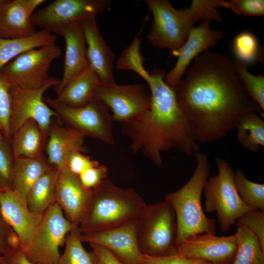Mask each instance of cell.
<instances>
[{
	"instance_id": "cell-12",
	"label": "cell",
	"mask_w": 264,
	"mask_h": 264,
	"mask_svg": "<svg viewBox=\"0 0 264 264\" xmlns=\"http://www.w3.org/2000/svg\"><path fill=\"white\" fill-rule=\"evenodd\" d=\"M109 0H56L34 13L31 21L54 34L76 22H83L110 9Z\"/></svg>"
},
{
	"instance_id": "cell-41",
	"label": "cell",
	"mask_w": 264,
	"mask_h": 264,
	"mask_svg": "<svg viewBox=\"0 0 264 264\" xmlns=\"http://www.w3.org/2000/svg\"><path fill=\"white\" fill-rule=\"evenodd\" d=\"M99 164L97 161L92 160L89 156L79 152L71 153L66 162L67 169L78 176L87 169Z\"/></svg>"
},
{
	"instance_id": "cell-20",
	"label": "cell",
	"mask_w": 264,
	"mask_h": 264,
	"mask_svg": "<svg viewBox=\"0 0 264 264\" xmlns=\"http://www.w3.org/2000/svg\"><path fill=\"white\" fill-rule=\"evenodd\" d=\"M44 0H0V38L28 37L37 31L31 21L35 9Z\"/></svg>"
},
{
	"instance_id": "cell-2",
	"label": "cell",
	"mask_w": 264,
	"mask_h": 264,
	"mask_svg": "<svg viewBox=\"0 0 264 264\" xmlns=\"http://www.w3.org/2000/svg\"><path fill=\"white\" fill-rule=\"evenodd\" d=\"M164 69H154L144 79L151 96L150 109L132 121L122 123L121 132L129 138L130 148L141 152L158 168L163 167L162 153L173 149L188 156L199 153L189 122L174 88L165 82Z\"/></svg>"
},
{
	"instance_id": "cell-18",
	"label": "cell",
	"mask_w": 264,
	"mask_h": 264,
	"mask_svg": "<svg viewBox=\"0 0 264 264\" xmlns=\"http://www.w3.org/2000/svg\"><path fill=\"white\" fill-rule=\"evenodd\" d=\"M0 206L4 217L18 236L22 250L30 242L44 214L31 211L27 203L11 189L0 193Z\"/></svg>"
},
{
	"instance_id": "cell-36",
	"label": "cell",
	"mask_w": 264,
	"mask_h": 264,
	"mask_svg": "<svg viewBox=\"0 0 264 264\" xmlns=\"http://www.w3.org/2000/svg\"><path fill=\"white\" fill-rule=\"evenodd\" d=\"M15 159L11 140L3 138L0 140V187L12 189Z\"/></svg>"
},
{
	"instance_id": "cell-23",
	"label": "cell",
	"mask_w": 264,
	"mask_h": 264,
	"mask_svg": "<svg viewBox=\"0 0 264 264\" xmlns=\"http://www.w3.org/2000/svg\"><path fill=\"white\" fill-rule=\"evenodd\" d=\"M101 83L99 77L89 66L57 95L56 100L72 107L84 106L94 99L95 90Z\"/></svg>"
},
{
	"instance_id": "cell-24",
	"label": "cell",
	"mask_w": 264,
	"mask_h": 264,
	"mask_svg": "<svg viewBox=\"0 0 264 264\" xmlns=\"http://www.w3.org/2000/svg\"><path fill=\"white\" fill-rule=\"evenodd\" d=\"M45 133L33 120L22 125L12 136L11 148L14 159L35 158L42 155L45 145Z\"/></svg>"
},
{
	"instance_id": "cell-43",
	"label": "cell",
	"mask_w": 264,
	"mask_h": 264,
	"mask_svg": "<svg viewBox=\"0 0 264 264\" xmlns=\"http://www.w3.org/2000/svg\"><path fill=\"white\" fill-rule=\"evenodd\" d=\"M88 244L97 256L100 264H124L113 253L105 247L94 243Z\"/></svg>"
},
{
	"instance_id": "cell-17",
	"label": "cell",
	"mask_w": 264,
	"mask_h": 264,
	"mask_svg": "<svg viewBox=\"0 0 264 264\" xmlns=\"http://www.w3.org/2000/svg\"><path fill=\"white\" fill-rule=\"evenodd\" d=\"M92 190L85 188L79 176L66 166L59 170L55 203L63 211L65 217L74 225L79 227L89 207Z\"/></svg>"
},
{
	"instance_id": "cell-6",
	"label": "cell",
	"mask_w": 264,
	"mask_h": 264,
	"mask_svg": "<svg viewBox=\"0 0 264 264\" xmlns=\"http://www.w3.org/2000/svg\"><path fill=\"white\" fill-rule=\"evenodd\" d=\"M177 225L175 211L165 200L147 205L137 220V239L143 254L162 257L176 252Z\"/></svg>"
},
{
	"instance_id": "cell-42",
	"label": "cell",
	"mask_w": 264,
	"mask_h": 264,
	"mask_svg": "<svg viewBox=\"0 0 264 264\" xmlns=\"http://www.w3.org/2000/svg\"><path fill=\"white\" fill-rule=\"evenodd\" d=\"M143 264H212L209 262L197 259L172 254L162 257H154L143 255Z\"/></svg>"
},
{
	"instance_id": "cell-48",
	"label": "cell",
	"mask_w": 264,
	"mask_h": 264,
	"mask_svg": "<svg viewBox=\"0 0 264 264\" xmlns=\"http://www.w3.org/2000/svg\"></svg>"
},
{
	"instance_id": "cell-10",
	"label": "cell",
	"mask_w": 264,
	"mask_h": 264,
	"mask_svg": "<svg viewBox=\"0 0 264 264\" xmlns=\"http://www.w3.org/2000/svg\"><path fill=\"white\" fill-rule=\"evenodd\" d=\"M62 55L55 44L32 49L19 55L0 70L11 88L32 89L42 87L51 79L52 63Z\"/></svg>"
},
{
	"instance_id": "cell-9",
	"label": "cell",
	"mask_w": 264,
	"mask_h": 264,
	"mask_svg": "<svg viewBox=\"0 0 264 264\" xmlns=\"http://www.w3.org/2000/svg\"><path fill=\"white\" fill-rule=\"evenodd\" d=\"M44 100L68 127L108 145L115 143L114 121L109 109L100 100L94 98L84 106L72 107L56 99L44 97Z\"/></svg>"
},
{
	"instance_id": "cell-3",
	"label": "cell",
	"mask_w": 264,
	"mask_h": 264,
	"mask_svg": "<svg viewBox=\"0 0 264 264\" xmlns=\"http://www.w3.org/2000/svg\"><path fill=\"white\" fill-rule=\"evenodd\" d=\"M145 1L153 16L147 39L154 47L168 49L174 54L182 46L198 22H221L218 9L224 5L223 0H193L188 8L176 9L168 0Z\"/></svg>"
},
{
	"instance_id": "cell-35",
	"label": "cell",
	"mask_w": 264,
	"mask_h": 264,
	"mask_svg": "<svg viewBox=\"0 0 264 264\" xmlns=\"http://www.w3.org/2000/svg\"><path fill=\"white\" fill-rule=\"evenodd\" d=\"M12 111L11 86L0 74V130L4 137L11 140L10 120Z\"/></svg>"
},
{
	"instance_id": "cell-11",
	"label": "cell",
	"mask_w": 264,
	"mask_h": 264,
	"mask_svg": "<svg viewBox=\"0 0 264 264\" xmlns=\"http://www.w3.org/2000/svg\"><path fill=\"white\" fill-rule=\"evenodd\" d=\"M95 98L102 101L111 111L113 121L121 123L135 120L150 108L151 92L143 83L118 85L100 84Z\"/></svg>"
},
{
	"instance_id": "cell-22",
	"label": "cell",
	"mask_w": 264,
	"mask_h": 264,
	"mask_svg": "<svg viewBox=\"0 0 264 264\" xmlns=\"http://www.w3.org/2000/svg\"><path fill=\"white\" fill-rule=\"evenodd\" d=\"M48 135L46 159L50 166L58 170L66 166L67 158L71 153L86 152L84 146L86 136L73 128L52 124Z\"/></svg>"
},
{
	"instance_id": "cell-47",
	"label": "cell",
	"mask_w": 264,
	"mask_h": 264,
	"mask_svg": "<svg viewBox=\"0 0 264 264\" xmlns=\"http://www.w3.org/2000/svg\"><path fill=\"white\" fill-rule=\"evenodd\" d=\"M5 189H3L2 188H1V187H0V193L3 191H4Z\"/></svg>"
},
{
	"instance_id": "cell-21",
	"label": "cell",
	"mask_w": 264,
	"mask_h": 264,
	"mask_svg": "<svg viewBox=\"0 0 264 264\" xmlns=\"http://www.w3.org/2000/svg\"><path fill=\"white\" fill-rule=\"evenodd\" d=\"M89 66L103 84H115L113 75L115 54L106 43L98 26L96 17L82 22Z\"/></svg>"
},
{
	"instance_id": "cell-28",
	"label": "cell",
	"mask_w": 264,
	"mask_h": 264,
	"mask_svg": "<svg viewBox=\"0 0 264 264\" xmlns=\"http://www.w3.org/2000/svg\"><path fill=\"white\" fill-rule=\"evenodd\" d=\"M237 248L232 264H264V249L255 234L236 222Z\"/></svg>"
},
{
	"instance_id": "cell-15",
	"label": "cell",
	"mask_w": 264,
	"mask_h": 264,
	"mask_svg": "<svg viewBox=\"0 0 264 264\" xmlns=\"http://www.w3.org/2000/svg\"><path fill=\"white\" fill-rule=\"evenodd\" d=\"M137 220L93 233L82 234V241L105 247L124 264H143V254L140 250L137 239Z\"/></svg>"
},
{
	"instance_id": "cell-14",
	"label": "cell",
	"mask_w": 264,
	"mask_h": 264,
	"mask_svg": "<svg viewBox=\"0 0 264 264\" xmlns=\"http://www.w3.org/2000/svg\"><path fill=\"white\" fill-rule=\"evenodd\" d=\"M237 248L234 234L217 236L209 233L189 236L176 246L175 254L212 264H232Z\"/></svg>"
},
{
	"instance_id": "cell-27",
	"label": "cell",
	"mask_w": 264,
	"mask_h": 264,
	"mask_svg": "<svg viewBox=\"0 0 264 264\" xmlns=\"http://www.w3.org/2000/svg\"><path fill=\"white\" fill-rule=\"evenodd\" d=\"M59 170L51 166L34 183L28 194L27 204L32 212L43 214L55 203Z\"/></svg>"
},
{
	"instance_id": "cell-34",
	"label": "cell",
	"mask_w": 264,
	"mask_h": 264,
	"mask_svg": "<svg viewBox=\"0 0 264 264\" xmlns=\"http://www.w3.org/2000/svg\"><path fill=\"white\" fill-rule=\"evenodd\" d=\"M237 72L250 98L264 110V76L253 75L248 71L247 65L234 61Z\"/></svg>"
},
{
	"instance_id": "cell-25",
	"label": "cell",
	"mask_w": 264,
	"mask_h": 264,
	"mask_svg": "<svg viewBox=\"0 0 264 264\" xmlns=\"http://www.w3.org/2000/svg\"><path fill=\"white\" fill-rule=\"evenodd\" d=\"M51 166L43 155L15 158L11 190L27 203L31 187Z\"/></svg>"
},
{
	"instance_id": "cell-32",
	"label": "cell",
	"mask_w": 264,
	"mask_h": 264,
	"mask_svg": "<svg viewBox=\"0 0 264 264\" xmlns=\"http://www.w3.org/2000/svg\"><path fill=\"white\" fill-rule=\"evenodd\" d=\"M234 184L242 201L247 205L264 211V184L248 179L243 170L237 169L234 174Z\"/></svg>"
},
{
	"instance_id": "cell-4",
	"label": "cell",
	"mask_w": 264,
	"mask_h": 264,
	"mask_svg": "<svg viewBox=\"0 0 264 264\" xmlns=\"http://www.w3.org/2000/svg\"><path fill=\"white\" fill-rule=\"evenodd\" d=\"M147 206L133 188H120L107 178L92 189L91 202L78 227L85 234L116 227L138 220Z\"/></svg>"
},
{
	"instance_id": "cell-45",
	"label": "cell",
	"mask_w": 264,
	"mask_h": 264,
	"mask_svg": "<svg viewBox=\"0 0 264 264\" xmlns=\"http://www.w3.org/2000/svg\"><path fill=\"white\" fill-rule=\"evenodd\" d=\"M3 138H4V137L1 130H0V140L3 139Z\"/></svg>"
},
{
	"instance_id": "cell-1",
	"label": "cell",
	"mask_w": 264,
	"mask_h": 264,
	"mask_svg": "<svg viewBox=\"0 0 264 264\" xmlns=\"http://www.w3.org/2000/svg\"><path fill=\"white\" fill-rule=\"evenodd\" d=\"M185 74L174 89L198 143L221 139L243 115L262 111L247 94L234 61L220 52L201 53Z\"/></svg>"
},
{
	"instance_id": "cell-29",
	"label": "cell",
	"mask_w": 264,
	"mask_h": 264,
	"mask_svg": "<svg viewBox=\"0 0 264 264\" xmlns=\"http://www.w3.org/2000/svg\"><path fill=\"white\" fill-rule=\"evenodd\" d=\"M237 139L242 146L255 153L264 146V120L258 113L243 115L236 127Z\"/></svg>"
},
{
	"instance_id": "cell-39",
	"label": "cell",
	"mask_w": 264,
	"mask_h": 264,
	"mask_svg": "<svg viewBox=\"0 0 264 264\" xmlns=\"http://www.w3.org/2000/svg\"><path fill=\"white\" fill-rule=\"evenodd\" d=\"M19 246V237L4 217L0 206V255Z\"/></svg>"
},
{
	"instance_id": "cell-8",
	"label": "cell",
	"mask_w": 264,
	"mask_h": 264,
	"mask_svg": "<svg viewBox=\"0 0 264 264\" xmlns=\"http://www.w3.org/2000/svg\"><path fill=\"white\" fill-rule=\"evenodd\" d=\"M76 227L54 203L44 213L42 220L27 246L22 251L25 258L36 264H57L59 247L67 235Z\"/></svg>"
},
{
	"instance_id": "cell-33",
	"label": "cell",
	"mask_w": 264,
	"mask_h": 264,
	"mask_svg": "<svg viewBox=\"0 0 264 264\" xmlns=\"http://www.w3.org/2000/svg\"><path fill=\"white\" fill-rule=\"evenodd\" d=\"M232 48L237 60L247 66L257 61L260 56L258 39L250 32L243 31L237 34L233 40Z\"/></svg>"
},
{
	"instance_id": "cell-5",
	"label": "cell",
	"mask_w": 264,
	"mask_h": 264,
	"mask_svg": "<svg viewBox=\"0 0 264 264\" xmlns=\"http://www.w3.org/2000/svg\"><path fill=\"white\" fill-rule=\"evenodd\" d=\"M196 166L189 180L178 190L166 194L164 200L173 208L176 218V246L187 237L198 233L216 234V221L205 214L201 195L208 178L210 166L205 154L195 156Z\"/></svg>"
},
{
	"instance_id": "cell-26",
	"label": "cell",
	"mask_w": 264,
	"mask_h": 264,
	"mask_svg": "<svg viewBox=\"0 0 264 264\" xmlns=\"http://www.w3.org/2000/svg\"><path fill=\"white\" fill-rule=\"evenodd\" d=\"M56 39L55 34L45 29L37 31L34 34L23 38H0V70L27 50L55 44Z\"/></svg>"
},
{
	"instance_id": "cell-19",
	"label": "cell",
	"mask_w": 264,
	"mask_h": 264,
	"mask_svg": "<svg viewBox=\"0 0 264 264\" xmlns=\"http://www.w3.org/2000/svg\"><path fill=\"white\" fill-rule=\"evenodd\" d=\"M58 35L64 39L66 51L63 76L55 87L57 95L89 66L82 22L69 24L63 28Z\"/></svg>"
},
{
	"instance_id": "cell-38",
	"label": "cell",
	"mask_w": 264,
	"mask_h": 264,
	"mask_svg": "<svg viewBox=\"0 0 264 264\" xmlns=\"http://www.w3.org/2000/svg\"><path fill=\"white\" fill-rule=\"evenodd\" d=\"M224 8L238 15L262 16L264 15V0H231L225 1Z\"/></svg>"
},
{
	"instance_id": "cell-31",
	"label": "cell",
	"mask_w": 264,
	"mask_h": 264,
	"mask_svg": "<svg viewBox=\"0 0 264 264\" xmlns=\"http://www.w3.org/2000/svg\"><path fill=\"white\" fill-rule=\"evenodd\" d=\"M148 18V16L145 17L139 32L131 44L122 52L117 59L116 65L118 69L132 71L138 74L143 79L149 73L144 66L145 58L140 52V36Z\"/></svg>"
},
{
	"instance_id": "cell-44",
	"label": "cell",
	"mask_w": 264,
	"mask_h": 264,
	"mask_svg": "<svg viewBox=\"0 0 264 264\" xmlns=\"http://www.w3.org/2000/svg\"><path fill=\"white\" fill-rule=\"evenodd\" d=\"M2 257L4 264H36L25 258L20 246L11 249Z\"/></svg>"
},
{
	"instance_id": "cell-30",
	"label": "cell",
	"mask_w": 264,
	"mask_h": 264,
	"mask_svg": "<svg viewBox=\"0 0 264 264\" xmlns=\"http://www.w3.org/2000/svg\"><path fill=\"white\" fill-rule=\"evenodd\" d=\"M81 236L79 227L75 228L67 235L65 251L60 255L57 264H100L92 250L88 252L85 249Z\"/></svg>"
},
{
	"instance_id": "cell-7",
	"label": "cell",
	"mask_w": 264,
	"mask_h": 264,
	"mask_svg": "<svg viewBox=\"0 0 264 264\" xmlns=\"http://www.w3.org/2000/svg\"><path fill=\"white\" fill-rule=\"evenodd\" d=\"M216 163L218 174L208 178L204 186V208L207 213H217L221 231L227 232L243 214L254 208L244 203L239 196L231 166L219 157Z\"/></svg>"
},
{
	"instance_id": "cell-46",
	"label": "cell",
	"mask_w": 264,
	"mask_h": 264,
	"mask_svg": "<svg viewBox=\"0 0 264 264\" xmlns=\"http://www.w3.org/2000/svg\"><path fill=\"white\" fill-rule=\"evenodd\" d=\"M0 264H4L2 256L0 255Z\"/></svg>"
},
{
	"instance_id": "cell-13",
	"label": "cell",
	"mask_w": 264,
	"mask_h": 264,
	"mask_svg": "<svg viewBox=\"0 0 264 264\" xmlns=\"http://www.w3.org/2000/svg\"><path fill=\"white\" fill-rule=\"evenodd\" d=\"M60 80L52 77L41 87L32 89L11 88L12 111L10 120V133L13 134L25 122L35 121L40 128L48 134L53 117L56 112L44 101V93L51 87H56Z\"/></svg>"
},
{
	"instance_id": "cell-16",
	"label": "cell",
	"mask_w": 264,
	"mask_h": 264,
	"mask_svg": "<svg viewBox=\"0 0 264 264\" xmlns=\"http://www.w3.org/2000/svg\"><path fill=\"white\" fill-rule=\"evenodd\" d=\"M211 21L204 20L189 32L181 48L175 54L177 61L173 68L165 77V82L174 88L180 82L194 59L201 53L215 45L223 36V33L211 27Z\"/></svg>"
},
{
	"instance_id": "cell-40",
	"label": "cell",
	"mask_w": 264,
	"mask_h": 264,
	"mask_svg": "<svg viewBox=\"0 0 264 264\" xmlns=\"http://www.w3.org/2000/svg\"><path fill=\"white\" fill-rule=\"evenodd\" d=\"M108 175V167L99 164L87 169L78 176L81 183L85 188L92 190L107 178Z\"/></svg>"
},
{
	"instance_id": "cell-37",
	"label": "cell",
	"mask_w": 264,
	"mask_h": 264,
	"mask_svg": "<svg viewBox=\"0 0 264 264\" xmlns=\"http://www.w3.org/2000/svg\"><path fill=\"white\" fill-rule=\"evenodd\" d=\"M236 222L244 225L253 232L264 249V211L250 209L243 214Z\"/></svg>"
}]
</instances>
